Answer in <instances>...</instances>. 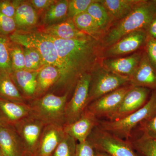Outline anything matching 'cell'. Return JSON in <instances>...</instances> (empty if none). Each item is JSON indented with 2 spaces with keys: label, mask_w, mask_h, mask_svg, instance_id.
Wrapping results in <instances>:
<instances>
[{
  "label": "cell",
  "mask_w": 156,
  "mask_h": 156,
  "mask_svg": "<svg viewBox=\"0 0 156 156\" xmlns=\"http://www.w3.org/2000/svg\"><path fill=\"white\" fill-rule=\"evenodd\" d=\"M49 36L54 42L62 66L61 78L50 93L58 95L69 94L80 78L91 73L97 64L101 48L100 41L91 37L63 40Z\"/></svg>",
  "instance_id": "6da1fadb"
},
{
  "label": "cell",
  "mask_w": 156,
  "mask_h": 156,
  "mask_svg": "<svg viewBox=\"0 0 156 156\" xmlns=\"http://www.w3.org/2000/svg\"><path fill=\"white\" fill-rule=\"evenodd\" d=\"M156 14V5L154 1L142 0L128 16L107 31L100 41L101 48H108L135 31L146 30Z\"/></svg>",
  "instance_id": "7a4b0ae2"
},
{
  "label": "cell",
  "mask_w": 156,
  "mask_h": 156,
  "mask_svg": "<svg viewBox=\"0 0 156 156\" xmlns=\"http://www.w3.org/2000/svg\"><path fill=\"white\" fill-rule=\"evenodd\" d=\"M156 115V89L153 90L149 99L141 108L119 119L99 121L98 127L119 138L128 140L135 127Z\"/></svg>",
  "instance_id": "3957f363"
},
{
  "label": "cell",
  "mask_w": 156,
  "mask_h": 156,
  "mask_svg": "<svg viewBox=\"0 0 156 156\" xmlns=\"http://www.w3.org/2000/svg\"><path fill=\"white\" fill-rule=\"evenodd\" d=\"M69 94L62 95L48 93L27 101L32 116L45 125H65V109Z\"/></svg>",
  "instance_id": "277c9868"
},
{
  "label": "cell",
  "mask_w": 156,
  "mask_h": 156,
  "mask_svg": "<svg viewBox=\"0 0 156 156\" xmlns=\"http://www.w3.org/2000/svg\"><path fill=\"white\" fill-rule=\"evenodd\" d=\"M9 37L11 41L24 48L37 50L47 65L53 66L60 70V79L62 73V64L54 42L48 35L40 30H17Z\"/></svg>",
  "instance_id": "5b68a950"
},
{
  "label": "cell",
  "mask_w": 156,
  "mask_h": 156,
  "mask_svg": "<svg viewBox=\"0 0 156 156\" xmlns=\"http://www.w3.org/2000/svg\"><path fill=\"white\" fill-rule=\"evenodd\" d=\"M97 64L91 72L88 105L108 93L129 84L128 77L109 71Z\"/></svg>",
  "instance_id": "8992f818"
},
{
  "label": "cell",
  "mask_w": 156,
  "mask_h": 156,
  "mask_svg": "<svg viewBox=\"0 0 156 156\" xmlns=\"http://www.w3.org/2000/svg\"><path fill=\"white\" fill-rule=\"evenodd\" d=\"M96 150L109 156H138L129 140L121 139L96 127L88 137Z\"/></svg>",
  "instance_id": "52a82bcc"
},
{
  "label": "cell",
  "mask_w": 156,
  "mask_h": 156,
  "mask_svg": "<svg viewBox=\"0 0 156 156\" xmlns=\"http://www.w3.org/2000/svg\"><path fill=\"white\" fill-rule=\"evenodd\" d=\"M91 80V73H87L78 81L72 97L66 104L65 125L75 122L87 109L88 105Z\"/></svg>",
  "instance_id": "ba28073f"
},
{
  "label": "cell",
  "mask_w": 156,
  "mask_h": 156,
  "mask_svg": "<svg viewBox=\"0 0 156 156\" xmlns=\"http://www.w3.org/2000/svg\"><path fill=\"white\" fill-rule=\"evenodd\" d=\"M131 87L126 85L101 96L89 104L87 109L97 118L106 117L109 119L119 108Z\"/></svg>",
  "instance_id": "9c48e42d"
},
{
  "label": "cell",
  "mask_w": 156,
  "mask_h": 156,
  "mask_svg": "<svg viewBox=\"0 0 156 156\" xmlns=\"http://www.w3.org/2000/svg\"><path fill=\"white\" fill-rule=\"evenodd\" d=\"M45 126L43 122L32 115L14 125L26 151L35 154Z\"/></svg>",
  "instance_id": "30bf717a"
},
{
  "label": "cell",
  "mask_w": 156,
  "mask_h": 156,
  "mask_svg": "<svg viewBox=\"0 0 156 156\" xmlns=\"http://www.w3.org/2000/svg\"><path fill=\"white\" fill-rule=\"evenodd\" d=\"M148 37L146 31H135L121 38L113 44L105 48L104 56L106 58L115 57L135 52L144 48Z\"/></svg>",
  "instance_id": "8fae6325"
},
{
  "label": "cell",
  "mask_w": 156,
  "mask_h": 156,
  "mask_svg": "<svg viewBox=\"0 0 156 156\" xmlns=\"http://www.w3.org/2000/svg\"><path fill=\"white\" fill-rule=\"evenodd\" d=\"M151 90L145 87H131L119 107L109 120L119 119L141 108L147 101Z\"/></svg>",
  "instance_id": "7c38bea8"
},
{
  "label": "cell",
  "mask_w": 156,
  "mask_h": 156,
  "mask_svg": "<svg viewBox=\"0 0 156 156\" xmlns=\"http://www.w3.org/2000/svg\"><path fill=\"white\" fill-rule=\"evenodd\" d=\"M0 150L4 156H23L27 151L14 126L0 124Z\"/></svg>",
  "instance_id": "4fadbf2b"
},
{
  "label": "cell",
  "mask_w": 156,
  "mask_h": 156,
  "mask_svg": "<svg viewBox=\"0 0 156 156\" xmlns=\"http://www.w3.org/2000/svg\"><path fill=\"white\" fill-rule=\"evenodd\" d=\"M99 121L86 109L81 117L75 122L65 125L66 134L73 137L79 143L87 140L93 129L98 126Z\"/></svg>",
  "instance_id": "5bb4252c"
},
{
  "label": "cell",
  "mask_w": 156,
  "mask_h": 156,
  "mask_svg": "<svg viewBox=\"0 0 156 156\" xmlns=\"http://www.w3.org/2000/svg\"><path fill=\"white\" fill-rule=\"evenodd\" d=\"M65 135L62 126L46 125L39 140L35 156H51Z\"/></svg>",
  "instance_id": "9a60e30c"
},
{
  "label": "cell",
  "mask_w": 156,
  "mask_h": 156,
  "mask_svg": "<svg viewBox=\"0 0 156 156\" xmlns=\"http://www.w3.org/2000/svg\"><path fill=\"white\" fill-rule=\"evenodd\" d=\"M143 51L135 52L126 57L105 58L101 65L109 71L130 79L139 65Z\"/></svg>",
  "instance_id": "2e32d148"
},
{
  "label": "cell",
  "mask_w": 156,
  "mask_h": 156,
  "mask_svg": "<svg viewBox=\"0 0 156 156\" xmlns=\"http://www.w3.org/2000/svg\"><path fill=\"white\" fill-rule=\"evenodd\" d=\"M32 115L27 102H16L0 98V119L2 122L14 126Z\"/></svg>",
  "instance_id": "e0dca14e"
},
{
  "label": "cell",
  "mask_w": 156,
  "mask_h": 156,
  "mask_svg": "<svg viewBox=\"0 0 156 156\" xmlns=\"http://www.w3.org/2000/svg\"><path fill=\"white\" fill-rule=\"evenodd\" d=\"M129 84L132 87L156 89V70L151 64L144 50L139 65L130 78Z\"/></svg>",
  "instance_id": "ac0fdd59"
},
{
  "label": "cell",
  "mask_w": 156,
  "mask_h": 156,
  "mask_svg": "<svg viewBox=\"0 0 156 156\" xmlns=\"http://www.w3.org/2000/svg\"><path fill=\"white\" fill-rule=\"evenodd\" d=\"M40 30L53 37L63 40L85 39L91 37L80 30L72 18H70L53 25L47 26Z\"/></svg>",
  "instance_id": "d6986e66"
},
{
  "label": "cell",
  "mask_w": 156,
  "mask_h": 156,
  "mask_svg": "<svg viewBox=\"0 0 156 156\" xmlns=\"http://www.w3.org/2000/svg\"><path fill=\"white\" fill-rule=\"evenodd\" d=\"M39 71L22 70L13 72L11 74L20 92L27 102L36 98L37 77Z\"/></svg>",
  "instance_id": "ffe728a7"
},
{
  "label": "cell",
  "mask_w": 156,
  "mask_h": 156,
  "mask_svg": "<svg viewBox=\"0 0 156 156\" xmlns=\"http://www.w3.org/2000/svg\"><path fill=\"white\" fill-rule=\"evenodd\" d=\"M16 7L14 19L17 30H30L37 23V12L28 1H14Z\"/></svg>",
  "instance_id": "44dd1931"
},
{
  "label": "cell",
  "mask_w": 156,
  "mask_h": 156,
  "mask_svg": "<svg viewBox=\"0 0 156 156\" xmlns=\"http://www.w3.org/2000/svg\"><path fill=\"white\" fill-rule=\"evenodd\" d=\"M60 75V70L53 66L46 65L39 70L36 98L50 93L58 83Z\"/></svg>",
  "instance_id": "7402d4cb"
},
{
  "label": "cell",
  "mask_w": 156,
  "mask_h": 156,
  "mask_svg": "<svg viewBox=\"0 0 156 156\" xmlns=\"http://www.w3.org/2000/svg\"><path fill=\"white\" fill-rule=\"evenodd\" d=\"M142 0H101L99 1L114 20L125 18L131 13Z\"/></svg>",
  "instance_id": "603a6c76"
},
{
  "label": "cell",
  "mask_w": 156,
  "mask_h": 156,
  "mask_svg": "<svg viewBox=\"0 0 156 156\" xmlns=\"http://www.w3.org/2000/svg\"><path fill=\"white\" fill-rule=\"evenodd\" d=\"M0 98L16 102H27L14 83L11 74L0 72Z\"/></svg>",
  "instance_id": "cb8c5ba5"
},
{
  "label": "cell",
  "mask_w": 156,
  "mask_h": 156,
  "mask_svg": "<svg viewBox=\"0 0 156 156\" xmlns=\"http://www.w3.org/2000/svg\"><path fill=\"white\" fill-rule=\"evenodd\" d=\"M73 20L80 30L98 41H100L105 34L96 21L87 12L74 17Z\"/></svg>",
  "instance_id": "d4e9b609"
},
{
  "label": "cell",
  "mask_w": 156,
  "mask_h": 156,
  "mask_svg": "<svg viewBox=\"0 0 156 156\" xmlns=\"http://www.w3.org/2000/svg\"><path fill=\"white\" fill-rule=\"evenodd\" d=\"M68 0L56 1V2L45 11L43 17V23L47 26L65 20L68 18Z\"/></svg>",
  "instance_id": "484cf974"
},
{
  "label": "cell",
  "mask_w": 156,
  "mask_h": 156,
  "mask_svg": "<svg viewBox=\"0 0 156 156\" xmlns=\"http://www.w3.org/2000/svg\"><path fill=\"white\" fill-rule=\"evenodd\" d=\"M86 12L96 21L105 33L110 28L111 23L114 21L105 7L99 1L94 0L88 7Z\"/></svg>",
  "instance_id": "4316f807"
},
{
  "label": "cell",
  "mask_w": 156,
  "mask_h": 156,
  "mask_svg": "<svg viewBox=\"0 0 156 156\" xmlns=\"http://www.w3.org/2000/svg\"><path fill=\"white\" fill-rule=\"evenodd\" d=\"M136 153L141 156H156V139L142 135L131 142Z\"/></svg>",
  "instance_id": "83f0119b"
},
{
  "label": "cell",
  "mask_w": 156,
  "mask_h": 156,
  "mask_svg": "<svg viewBox=\"0 0 156 156\" xmlns=\"http://www.w3.org/2000/svg\"><path fill=\"white\" fill-rule=\"evenodd\" d=\"M10 42L9 36L0 35V72L11 74L13 69L10 55Z\"/></svg>",
  "instance_id": "f1b7e54d"
},
{
  "label": "cell",
  "mask_w": 156,
  "mask_h": 156,
  "mask_svg": "<svg viewBox=\"0 0 156 156\" xmlns=\"http://www.w3.org/2000/svg\"><path fill=\"white\" fill-rule=\"evenodd\" d=\"M23 48L25 56L26 70L38 71L47 65L41 54L37 50L32 48Z\"/></svg>",
  "instance_id": "f546056e"
},
{
  "label": "cell",
  "mask_w": 156,
  "mask_h": 156,
  "mask_svg": "<svg viewBox=\"0 0 156 156\" xmlns=\"http://www.w3.org/2000/svg\"><path fill=\"white\" fill-rule=\"evenodd\" d=\"M10 50L13 72L25 70V56L23 47L11 41Z\"/></svg>",
  "instance_id": "4dcf8cb0"
},
{
  "label": "cell",
  "mask_w": 156,
  "mask_h": 156,
  "mask_svg": "<svg viewBox=\"0 0 156 156\" xmlns=\"http://www.w3.org/2000/svg\"><path fill=\"white\" fill-rule=\"evenodd\" d=\"M77 144L73 137L66 134L51 156H75Z\"/></svg>",
  "instance_id": "1f68e13d"
},
{
  "label": "cell",
  "mask_w": 156,
  "mask_h": 156,
  "mask_svg": "<svg viewBox=\"0 0 156 156\" xmlns=\"http://www.w3.org/2000/svg\"><path fill=\"white\" fill-rule=\"evenodd\" d=\"M94 0H70L68 1V17L73 18L86 12Z\"/></svg>",
  "instance_id": "d6a6232c"
},
{
  "label": "cell",
  "mask_w": 156,
  "mask_h": 156,
  "mask_svg": "<svg viewBox=\"0 0 156 156\" xmlns=\"http://www.w3.org/2000/svg\"><path fill=\"white\" fill-rule=\"evenodd\" d=\"M17 30L14 18L5 16L0 13V35L9 36Z\"/></svg>",
  "instance_id": "836d02e7"
},
{
  "label": "cell",
  "mask_w": 156,
  "mask_h": 156,
  "mask_svg": "<svg viewBox=\"0 0 156 156\" xmlns=\"http://www.w3.org/2000/svg\"><path fill=\"white\" fill-rule=\"evenodd\" d=\"M98 152L92 143L87 140L77 144L75 156H97Z\"/></svg>",
  "instance_id": "e575fe53"
},
{
  "label": "cell",
  "mask_w": 156,
  "mask_h": 156,
  "mask_svg": "<svg viewBox=\"0 0 156 156\" xmlns=\"http://www.w3.org/2000/svg\"><path fill=\"white\" fill-rule=\"evenodd\" d=\"M140 130L143 135L156 139V115L151 119L144 121L140 124Z\"/></svg>",
  "instance_id": "d590c367"
},
{
  "label": "cell",
  "mask_w": 156,
  "mask_h": 156,
  "mask_svg": "<svg viewBox=\"0 0 156 156\" xmlns=\"http://www.w3.org/2000/svg\"><path fill=\"white\" fill-rule=\"evenodd\" d=\"M144 50L156 70V39L148 36Z\"/></svg>",
  "instance_id": "8d00e7d4"
},
{
  "label": "cell",
  "mask_w": 156,
  "mask_h": 156,
  "mask_svg": "<svg viewBox=\"0 0 156 156\" xmlns=\"http://www.w3.org/2000/svg\"><path fill=\"white\" fill-rule=\"evenodd\" d=\"M16 7L13 1H0V13L7 17L14 18Z\"/></svg>",
  "instance_id": "74e56055"
},
{
  "label": "cell",
  "mask_w": 156,
  "mask_h": 156,
  "mask_svg": "<svg viewBox=\"0 0 156 156\" xmlns=\"http://www.w3.org/2000/svg\"><path fill=\"white\" fill-rule=\"evenodd\" d=\"M29 2L36 11H46L56 2L55 0H30Z\"/></svg>",
  "instance_id": "f35d334b"
},
{
  "label": "cell",
  "mask_w": 156,
  "mask_h": 156,
  "mask_svg": "<svg viewBox=\"0 0 156 156\" xmlns=\"http://www.w3.org/2000/svg\"><path fill=\"white\" fill-rule=\"evenodd\" d=\"M145 30L148 36L156 39V14L150 22Z\"/></svg>",
  "instance_id": "ab89813d"
},
{
  "label": "cell",
  "mask_w": 156,
  "mask_h": 156,
  "mask_svg": "<svg viewBox=\"0 0 156 156\" xmlns=\"http://www.w3.org/2000/svg\"><path fill=\"white\" fill-rule=\"evenodd\" d=\"M23 156H36L35 155L30 152L26 151Z\"/></svg>",
  "instance_id": "60d3db41"
},
{
  "label": "cell",
  "mask_w": 156,
  "mask_h": 156,
  "mask_svg": "<svg viewBox=\"0 0 156 156\" xmlns=\"http://www.w3.org/2000/svg\"><path fill=\"white\" fill-rule=\"evenodd\" d=\"M97 156H109L107 154L101 152H98Z\"/></svg>",
  "instance_id": "b9f144b4"
},
{
  "label": "cell",
  "mask_w": 156,
  "mask_h": 156,
  "mask_svg": "<svg viewBox=\"0 0 156 156\" xmlns=\"http://www.w3.org/2000/svg\"><path fill=\"white\" fill-rule=\"evenodd\" d=\"M0 156H4L3 155V154H2V152H1V151H0Z\"/></svg>",
  "instance_id": "7bdbcfd3"
},
{
  "label": "cell",
  "mask_w": 156,
  "mask_h": 156,
  "mask_svg": "<svg viewBox=\"0 0 156 156\" xmlns=\"http://www.w3.org/2000/svg\"><path fill=\"white\" fill-rule=\"evenodd\" d=\"M154 2L155 3V4L156 5V0H153Z\"/></svg>",
  "instance_id": "ee69618b"
},
{
  "label": "cell",
  "mask_w": 156,
  "mask_h": 156,
  "mask_svg": "<svg viewBox=\"0 0 156 156\" xmlns=\"http://www.w3.org/2000/svg\"><path fill=\"white\" fill-rule=\"evenodd\" d=\"M1 123H2V121H1V119H0V124H1Z\"/></svg>",
  "instance_id": "f6af8a7d"
},
{
  "label": "cell",
  "mask_w": 156,
  "mask_h": 156,
  "mask_svg": "<svg viewBox=\"0 0 156 156\" xmlns=\"http://www.w3.org/2000/svg\"><path fill=\"white\" fill-rule=\"evenodd\" d=\"M138 156H141L140 155H139V154H138Z\"/></svg>",
  "instance_id": "bcb514c9"
},
{
  "label": "cell",
  "mask_w": 156,
  "mask_h": 156,
  "mask_svg": "<svg viewBox=\"0 0 156 156\" xmlns=\"http://www.w3.org/2000/svg\"><path fill=\"white\" fill-rule=\"evenodd\" d=\"M0 151H1V150H0Z\"/></svg>",
  "instance_id": "7dc6e473"
}]
</instances>
